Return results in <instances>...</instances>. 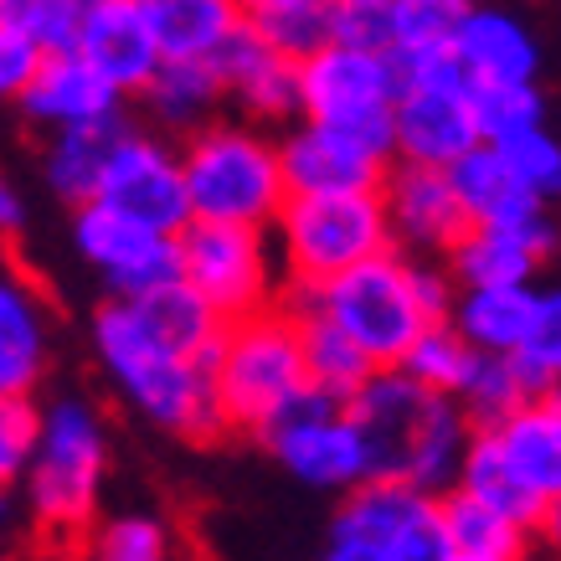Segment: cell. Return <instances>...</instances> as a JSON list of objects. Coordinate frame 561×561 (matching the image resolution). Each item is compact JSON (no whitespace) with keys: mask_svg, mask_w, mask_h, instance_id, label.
I'll list each match as a JSON object with an SVG mask.
<instances>
[{"mask_svg":"<svg viewBox=\"0 0 561 561\" xmlns=\"http://www.w3.org/2000/svg\"><path fill=\"white\" fill-rule=\"evenodd\" d=\"M443 561H490V557H454V551H448V557H443Z\"/></svg>","mask_w":561,"mask_h":561,"instance_id":"cell-49","label":"cell"},{"mask_svg":"<svg viewBox=\"0 0 561 561\" xmlns=\"http://www.w3.org/2000/svg\"><path fill=\"white\" fill-rule=\"evenodd\" d=\"M391 165V150L371 139L335 129V124L294 119L278 135V171L289 196H324V191H376Z\"/></svg>","mask_w":561,"mask_h":561,"instance_id":"cell-14","label":"cell"},{"mask_svg":"<svg viewBox=\"0 0 561 561\" xmlns=\"http://www.w3.org/2000/svg\"><path fill=\"white\" fill-rule=\"evenodd\" d=\"M454 5L448 0H391L387 5V51L408 57V51H438L448 47L454 32Z\"/></svg>","mask_w":561,"mask_h":561,"instance_id":"cell-38","label":"cell"},{"mask_svg":"<svg viewBox=\"0 0 561 561\" xmlns=\"http://www.w3.org/2000/svg\"><path fill=\"white\" fill-rule=\"evenodd\" d=\"M119 129H124V119L78 124V129H51L47 154H42V175H47V186H51L57 202H68V206L93 202L99 175H103V160H108V145H114Z\"/></svg>","mask_w":561,"mask_h":561,"instance_id":"cell-32","label":"cell"},{"mask_svg":"<svg viewBox=\"0 0 561 561\" xmlns=\"http://www.w3.org/2000/svg\"><path fill=\"white\" fill-rule=\"evenodd\" d=\"M448 51L459 57L469 83H541L546 51L536 42V32L515 11L494 5V0L463 5L454 16Z\"/></svg>","mask_w":561,"mask_h":561,"instance_id":"cell-18","label":"cell"},{"mask_svg":"<svg viewBox=\"0 0 561 561\" xmlns=\"http://www.w3.org/2000/svg\"><path fill=\"white\" fill-rule=\"evenodd\" d=\"M36 423H42L36 397H0V484H11V490H16L21 469L32 459Z\"/></svg>","mask_w":561,"mask_h":561,"instance_id":"cell-42","label":"cell"},{"mask_svg":"<svg viewBox=\"0 0 561 561\" xmlns=\"http://www.w3.org/2000/svg\"><path fill=\"white\" fill-rule=\"evenodd\" d=\"M474 360H479L474 345L463 341L448 320H438V324H427L423 335L402 351L397 371L412 376L417 387L438 391V397H459V387L469 381V371H474Z\"/></svg>","mask_w":561,"mask_h":561,"instance_id":"cell-34","label":"cell"},{"mask_svg":"<svg viewBox=\"0 0 561 561\" xmlns=\"http://www.w3.org/2000/svg\"><path fill=\"white\" fill-rule=\"evenodd\" d=\"M479 145L469 88H397L391 99V160L448 171Z\"/></svg>","mask_w":561,"mask_h":561,"instance_id":"cell-17","label":"cell"},{"mask_svg":"<svg viewBox=\"0 0 561 561\" xmlns=\"http://www.w3.org/2000/svg\"><path fill=\"white\" fill-rule=\"evenodd\" d=\"M494 459L505 463V474L541 500L546 511L561 505V397H526L520 408H511L500 423L484 427Z\"/></svg>","mask_w":561,"mask_h":561,"instance_id":"cell-20","label":"cell"},{"mask_svg":"<svg viewBox=\"0 0 561 561\" xmlns=\"http://www.w3.org/2000/svg\"><path fill=\"white\" fill-rule=\"evenodd\" d=\"M175 248H181V278L221 320H248L257 309L284 305V273L268 227L186 221L175 232Z\"/></svg>","mask_w":561,"mask_h":561,"instance_id":"cell-8","label":"cell"},{"mask_svg":"<svg viewBox=\"0 0 561 561\" xmlns=\"http://www.w3.org/2000/svg\"><path fill=\"white\" fill-rule=\"evenodd\" d=\"M108 479V423L88 397H57L42 408L32 459L21 469V494L36 541L51 557H83V541L99 520Z\"/></svg>","mask_w":561,"mask_h":561,"instance_id":"cell-3","label":"cell"},{"mask_svg":"<svg viewBox=\"0 0 561 561\" xmlns=\"http://www.w3.org/2000/svg\"><path fill=\"white\" fill-rule=\"evenodd\" d=\"M139 103L150 108V119L165 129V135H191L221 114V78L211 72L206 57H165L160 68L150 72V83L139 88Z\"/></svg>","mask_w":561,"mask_h":561,"instance_id":"cell-26","label":"cell"},{"mask_svg":"<svg viewBox=\"0 0 561 561\" xmlns=\"http://www.w3.org/2000/svg\"><path fill=\"white\" fill-rule=\"evenodd\" d=\"M129 309H135V320L145 324V335L154 345H165L181 360H202V366L211 360V351L221 341V324H227L186 278H171V284H160L150 294H135Z\"/></svg>","mask_w":561,"mask_h":561,"instance_id":"cell-25","label":"cell"},{"mask_svg":"<svg viewBox=\"0 0 561 561\" xmlns=\"http://www.w3.org/2000/svg\"><path fill=\"white\" fill-rule=\"evenodd\" d=\"M93 202L114 206V211L145 221L154 232H181L191 221V206H186V181H181L175 145L150 135V129L124 124L114 135V145H108Z\"/></svg>","mask_w":561,"mask_h":561,"instance_id":"cell-13","label":"cell"},{"mask_svg":"<svg viewBox=\"0 0 561 561\" xmlns=\"http://www.w3.org/2000/svg\"><path fill=\"white\" fill-rule=\"evenodd\" d=\"M454 278L438 257H408L387 248V253L366 257L356 268L324 278L309 294H284V299H305L330 324H341L356 341V351L371 366H397L427 324L448 320L454 309Z\"/></svg>","mask_w":561,"mask_h":561,"instance_id":"cell-2","label":"cell"},{"mask_svg":"<svg viewBox=\"0 0 561 561\" xmlns=\"http://www.w3.org/2000/svg\"><path fill=\"white\" fill-rule=\"evenodd\" d=\"M72 51L108 88H119L124 99H139V88L150 83V72L165 62L135 0H108L99 11H83L78 32H72Z\"/></svg>","mask_w":561,"mask_h":561,"instance_id":"cell-22","label":"cell"},{"mask_svg":"<svg viewBox=\"0 0 561 561\" xmlns=\"http://www.w3.org/2000/svg\"><path fill=\"white\" fill-rule=\"evenodd\" d=\"M454 402H459L463 417H469L474 427H490V423H500L511 408L526 402V387H520V376L511 371V360L505 356H479Z\"/></svg>","mask_w":561,"mask_h":561,"instance_id":"cell-37","label":"cell"},{"mask_svg":"<svg viewBox=\"0 0 561 561\" xmlns=\"http://www.w3.org/2000/svg\"><path fill=\"white\" fill-rule=\"evenodd\" d=\"M211 72L221 78V93L227 103H238L248 124H294L299 119V68L289 57H278L257 42L248 26H232V32L217 42V51L206 57Z\"/></svg>","mask_w":561,"mask_h":561,"instance_id":"cell-19","label":"cell"},{"mask_svg":"<svg viewBox=\"0 0 561 561\" xmlns=\"http://www.w3.org/2000/svg\"><path fill=\"white\" fill-rule=\"evenodd\" d=\"M546 253L530 248L526 238L515 232H500V227H469L448 253H443V268L454 278V289H500V284H536Z\"/></svg>","mask_w":561,"mask_h":561,"instance_id":"cell-27","label":"cell"},{"mask_svg":"<svg viewBox=\"0 0 561 561\" xmlns=\"http://www.w3.org/2000/svg\"><path fill=\"white\" fill-rule=\"evenodd\" d=\"M47 360L51 330L42 294L21 273H0V397H36Z\"/></svg>","mask_w":561,"mask_h":561,"instance_id":"cell-24","label":"cell"},{"mask_svg":"<svg viewBox=\"0 0 561 561\" xmlns=\"http://www.w3.org/2000/svg\"><path fill=\"white\" fill-rule=\"evenodd\" d=\"M206 376H211L221 433L263 438L309 391L294 314L284 305H273L248 314V320H227L217 351L206 360Z\"/></svg>","mask_w":561,"mask_h":561,"instance_id":"cell-5","label":"cell"},{"mask_svg":"<svg viewBox=\"0 0 561 561\" xmlns=\"http://www.w3.org/2000/svg\"><path fill=\"white\" fill-rule=\"evenodd\" d=\"M505 360H511V371L520 376L526 397H551V391L561 387V314H551V320H546L530 341L515 345Z\"/></svg>","mask_w":561,"mask_h":561,"instance_id":"cell-41","label":"cell"},{"mask_svg":"<svg viewBox=\"0 0 561 561\" xmlns=\"http://www.w3.org/2000/svg\"><path fill=\"white\" fill-rule=\"evenodd\" d=\"M171 557H175L171 526L145 511L108 515V520L88 530L83 541V561H171Z\"/></svg>","mask_w":561,"mask_h":561,"instance_id":"cell-36","label":"cell"},{"mask_svg":"<svg viewBox=\"0 0 561 561\" xmlns=\"http://www.w3.org/2000/svg\"><path fill=\"white\" fill-rule=\"evenodd\" d=\"M11 494H16V490H11V484H0V520L11 515Z\"/></svg>","mask_w":561,"mask_h":561,"instance_id":"cell-47","label":"cell"},{"mask_svg":"<svg viewBox=\"0 0 561 561\" xmlns=\"http://www.w3.org/2000/svg\"><path fill=\"white\" fill-rule=\"evenodd\" d=\"M500 150V160L511 165V175L520 181V186H530L541 202H551L561 191V145L551 129H526V135L505 139V145H494Z\"/></svg>","mask_w":561,"mask_h":561,"instance_id":"cell-40","label":"cell"},{"mask_svg":"<svg viewBox=\"0 0 561 561\" xmlns=\"http://www.w3.org/2000/svg\"><path fill=\"white\" fill-rule=\"evenodd\" d=\"M387 5L391 0H335V42L387 51Z\"/></svg>","mask_w":561,"mask_h":561,"instance_id":"cell-43","label":"cell"},{"mask_svg":"<svg viewBox=\"0 0 561 561\" xmlns=\"http://www.w3.org/2000/svg\"><path fill=\"white\" fill-rule=\"evenodd\" d=\"M345 412L356 417L366 443V479H402L423 494H448L459 484L474 423L454 397L417 387L397 366H376L345 397Z\"/></svg>","mask_w":561,"mask_h":561,"instance_id":"cell-1","label":"cell"},{"mask_svg":"<svg viewBox=\"0 0 561 561\" xmlns=\"http://www.w3.org/2000/svg\"><path fill=\"white\" fill-rule=\"evenodd\" d=\"M160 57H211L242 21V0H135Z\"/></svg>","mask_w":561,"mask_h":561,"instance_id":"cell-29","label":"cell"},{"mask_svg":"<svg viewBox=\"0 0 561 561\" xmlns=\"http://www.w3.org/2000/svg\"><path fill=\"white\" fill-rule=\"evenodd\" d=\"M21 114L42 129H78V124L124 119V93L108 88L78 51H42L32 83L21 88Z\"/></svg>","mask_w":561,"mask_h":561,"instance_id":"cell-21","label":"cell"},{"mask_svg":"<svg viewBox=\"0 0 561 561\" xmlns=\"http://www.w3.org/2000/svg\"><path fill=\"white\" fill-rule=\"evenodd\" d=\"M330 546H351L366 561H443L438 494H423L402 479H360L341 494Z\"/></svg>","mask_w":561,"mask_h":561,"instance_id":"cell-10","label":"cell"},{"mask_svg":"<svg viewBox=\"0 0 561 561\" xmlns=\"http://www.w3.org/2000/svg\"><path fill=\"white\" fill-rule=\"evenodd\" d=\"M99 5H108V0H72V11L83 16V11H99Z\"/></svg>","mask_w":561,"mask_h":561,"instance_id":"cell-48","label":"cell"},{"mask_svg":"<svg viewBox=\"0 0 561 561\" xmlns=\"http://www.w3.org/2000/svg\"><path fill=\"white\" fill-rule=\"evenodd\" d=\"M381 211H387V232L391 248L408 257H438L469 232L459 196L448 186V171L433 165H408V160H391L381 175Z\"/></svg>","mask_w":561,"mask_h":561,"instance_id":"cell-15","label":"cell"},{"mask_svg":"<svg viewBox=\"0 0 561 561\" xmlns=\"http://www.w3.org/2000/svg\"><path fill=\"white\" fill-rule=\"evenodd\" d=\"M257 443H268L273 459L309 490L345 494L366 479V443H360L356 417L345 412V402L320 391H305Z\"/></svg>","mask_w":561,"mask_h":561,"instance_id":"cell-11","label":"cell"},{"mask_svg":"<svg viewBox=\"0 0 561 561\" xmlns=\"http://www.w3.org/2000/svg\"><path fill=\"white\" fill-rule=\"evenodd\" d=\"M469 114L479 145H505L546 124V93L541 83H469Z\"/></svg>","mask_w":561,"mask_h":561,"instance_id":"cell-35","label":"cell"},{"mask_svg":"<svg viewBox=\"0 0 561 561\" xmlns=\"http://www.w3.org/2000/svg\"><path fill=\"white\" fill-rule=\"evenodd\" d=\"M551 314H561L557 289H536V284H500V289H459L448 324L479 356H511L520 341H530Z\"/></svg>","mask_w":561,"mask_h":561,"instance_id":"cell-23","label":"cell"},{"mask_svg":"<svg viewBox=\"0 0 561 561\" xmlns=\"http://www.w3.org/2000/svg\"><path fill=\"white\" fill-rule=\"evenodd\" d=\"M324 561H366V557H360V551H351V546H330V551H324Z\"/></svg>","mask_w":561,"mask_h":561,"instance_id":"cell-46","label":"cell"},{"mask_svg":"<svg viewBox=\"0 0 561 561\" xmlns=\"http://www.w3.org/2000/svg\"><path fill=\"white\" fill-rule=\"evenodd\" d=\"M284 294H309L324 278L387 253V211L376 191H324V196H284L268 221Z\"/></svg>","mask_w":561,"mask_h":561,"instance_id":"cell-7","label":"cell"},{"mask_svg":"<svg viewBox=\"0 0 561 561\" xmlns=\"http://www.w3.org/2000/svg\"><path fill=\"white\" fill-rule=\"evenodd\" d=\"M448 186L459 196L469 227L515 232V238H526L530 248H541V253L551 257V248H557L551 202H541L530 186H520L494 145H474L469 154H459V160L448 165Z\"/></svg>","mask_w":561,"mask_h":561,"instance_id":"cell-16","label":"cell"},{"mask_svg":"<svg viewBox=\"0 0 561 561\" xmlns=\"http://www.w3.org/2000/svg\"><path fill=\"white\" fill-rule=\"evenodd\" d=\"M0 26L26 36L36 51H68L78 32L72 0H0Z\"/></svg>","mask_w":561,"mask_h":561,"instance_id":"cell-39","label":"cell"},{"mask_svg":"<svg viewBox=\"0 0 561 561\" xmlns=\"http://www.w3.org/2000/svg\"><path fill=\"white\" fill-rule=\"evenodd\" d=\"M93 351L119 397L160 433L206 443L221 433L217 402H211V376L202 360H181L165 345L145 335L129 299H103L93 309Z\"/></svg>","mask_w":561,"mask_h":561,"instance_id":"cell-4","label":"cell"},{"mask_svg":"<svg viewBox=\"0 0 561 561\" xmlns=\"http://www.w3.org/2000/svg\"><path fill=\"white\" fill-rule=\"evenodd\" d=\"M448 5H454V11H463V5H479V0H448Z\"/></svg>","mask_w":561,"mask_h":561,"instance_id":"cell-50","label":"cell"},{"mask_svg":"<svg viewBox=\"0 0 561 561\" xmlns=\"http://www.w3.org/2000/svg\"><path fill=\"white\" fill-rule=\"evenodd\" d=\"M294 68H299V119L335 124V129H351V135L391 150L397 68H391L387 51L330 42Z\"/></svg>","mask_w":561,"mask_h":561,"instance_id":"cell-9","label":"cell"},{"mask_svg":"<svg viewBox=\"0 0 561 561\" xmlns=\"http://www.w3.org/2000/svg\"><path fill=\"white\" fill-rule=\"evenodd\" d=\"M181 181H186L191 221H242L268 227L284 206V171L278 139L263 124L211 119L191 129L181 145Z\"/></svg>","mask_w":561,"mask_h":561,"instance_id":"cell-6","label":"cell"},{"mask_svg":"<svg viewBox=\"0 0 561 561\" xmlns=\"http://www.w3.org/2000/svg\"><path fill=\"white\" fill-rule=\"evenodd\" d=\"M21 227H26V202H21V191L0 175V232H5V238H16Z\"/></svg>","mask_w":561,"mask_h":561,"instance_id":"cell-45","label":"cell"},{"mask_svg":"<svg viewBox=\"0 0 561 561\" xmlns=\"http://www.w3.org/2000/svg\"><path fill=\"white\" fill-rule=\"evenodd\" d=\"M438 520H443V541L454 557H490V561H530L536 536L505 520L500 511H490L484 500L463 490L438 494Z\"/></svg>","mask_w":561,"mask_h":561,"instance_id":"cell-30","label":"cell"},{"mask_svg":"<svg viewBox=\"0 0 561 561\" xmlns=\"http://www.w3.org/2000/svg\"><path fill=\"white\" fill-rule=\"evenodd\" d=\"M72 248L108 284V299H135L181 278L175 232H154L103 202L72 206Z\"/></svg>","mask_w":561,"mask_h":561,"instance_id":"cell-12","label":"cell"},{"mask_svg":"<svg viewBox=\"0 0 561 561\" xmlns=\"http://www.w3.org/2000/svg\"><path fill=\"white\" fill-rule=\"evenodd\" d=\"M284 309L294 314V335H299V356H305L309 391L345 402V397H351V391H356L376 366L360 356L356 341L345 335L341 324H330L314 305H305V299H284Z\"/></svg>","mask_w":561,"mask_h":561,"instance_id":"cell-28","label":"cell"},{"mask_svg":"<svg viewBox=\"0 0 561 561\" xmlns=\"http://www.w3.org/2000/svg\"><path fill=\"white\" fill-rule=\"evenodd\" d=\"M36 62H42V51L11 26H0V99H21V88L32 83Z\"/></svg>","mask_w":561,"mask_h":561,"instance_id":"cell-44","label":"cell"},{"mask_svg":"<svg viewBox=\"0 0 561 561\" xmlns=\"http://www.w3.org/2000/svg\"><path fill=\"white\" fill-rule=\"evenodd\" d=\"M242 26L268 51L305 62L335 42V0H242Z\"/></svg>","mask_w":561,"mask_h":561,"instance_id":"cell-31","label":"cell"},{"mask_svg":"<svg viewBox=\"0 0 561 561\" xmlns=\"http://www.w3.org/2000/svg\"><path fill=\"white\" fill-rule=\"evenodd\" d=\"M454 490L484 500L490 511H500L505 520H515V526L526 530V536H541V530L557 526V511H546L541 500H530V494L520 490L511 474H505V463L494 459L490 438H484V427H474V438H469V448H463L459 484H454Z\"/></svg>","mask_w":561,"mask_h":561,"instance_id":"cell-33","label":"cell"}]
</instances>
